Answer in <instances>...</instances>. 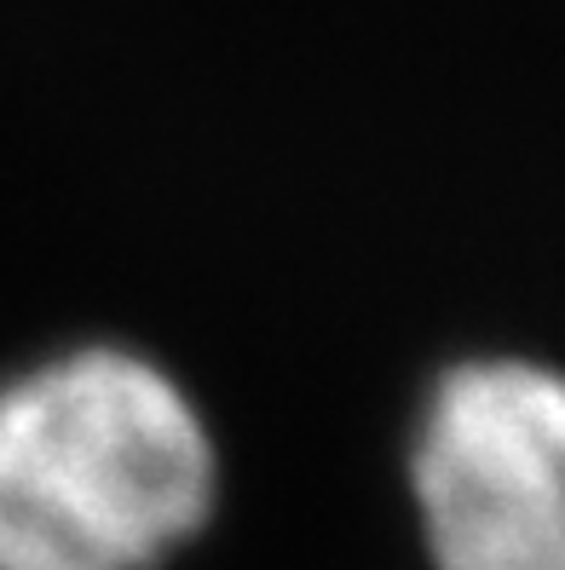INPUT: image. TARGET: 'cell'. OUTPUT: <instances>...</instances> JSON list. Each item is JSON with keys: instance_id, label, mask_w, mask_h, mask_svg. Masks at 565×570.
Here are the masks:
<instances>
[{"instance_id": "7a4b0ae2", "label": "cell", "mask_w": 565, "mask_h": 570, "mask_svg": "<svg viewBox=\"0 0 565 570\" xmlns=\"http://www.w3.org/2000/svg\"><path fill=\"white\" fill-rule=\"evenodd\" d=\"M410 479L439 570H565V375L519 357L450 368Z\"/></svg>"}, {"instance_id": "6da1fadb", "label": "cell", "mask_w": 565, "mask_h": 570, "mask_svg": "<svg viewBox=\"0 0 565 570\" xmlns=\"http://www.w3.org/2000/svg\"><path fill=\"white\" fill-rule=\"evenodd\" d=\"M208 513V426L156 363L92 346L0 386V570H156Z\"/></svg>"}]
</instances>
